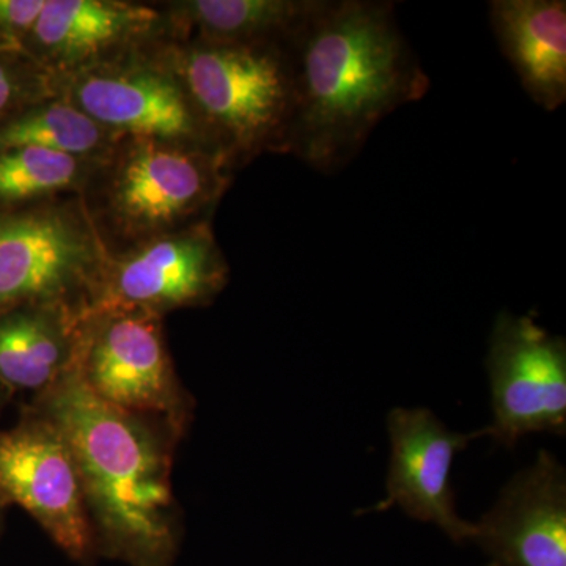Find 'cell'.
Returning <instances> with one entry per match:
<instances>
[{
	"label": "cell",
	"mask_w": 566,
	"mask_h": 566,
	"mask_svg": "<svg viewBox=\"0 0 566 566\" xmlns=\"http://www.w3.org/2000/svg\"><path fill=\"white\" fill-rule=\"evenodd\" d=\"M172 39L159 3L46 0L25 52L55 82Z\"/></svg>",
	"instance_id": "8fae6325"
},
{
	"label": "cell",
	"mask_w": 566,
	"mask_h": 566,
	"mask_svg": "<svg viewBox=\"0 0 566 566\" xmlns=\"http://www.w3.org/2000/svg\"><path fill=\"white\" fill-rule=\"evenodd\" d=\"M120 139L61 92L0 125V148H44L92 163L106 158Z\"/></svg>",
	"instance_id": "e0dca14e"
},
{
	"label": "cell",
	"mask_w": 566,
	"mask_h": 566,
	"mask_svg": "<svg viewBox=\"0 0 566 566\" xmlns=\"http://www.w3.org/2000/svg\"><path fill=\"white\" fill-rule=\"evenodd\" d=\"M107 259L81 196L0 208V315L29 304L87 314Z\"/></svg>",
	"instance_id": "5b68a950"
},
{
	"label": "cell",
	"mask_w": 566,
	"mask_h": 566,
	"mask_svg": "<svg viewBox=\"0 0 566 566\" xmlns=\"http://www.w3.org/2000/svg\"><path fill=\"white\" fill-rule=\"evenodd\" d=\"M163 319L136 311L87 312L76 364L88 389L107 405L163 420L180 436L191 400L175 374Z\"/></svg>",
	"instance_id": "8992f818"
},
{
	"label": "cell",
	"mask_w": 566,
	"mask_h": 566,
	"mask_svg": "<svg viewBox=\"0 0 566 566\" xmlns=\"http://www.w3.org/2000/svg\"><path fill=\"white\" fill-rule=\"evenodd\" d=\"M170 61L232 172L266 153L289 155L294 82L286 44L169 41Z\"/></svg>",
	"instance_id": "277c9868"
},
{
	"label": "cell",
	"mask_w": 566,
	"mask_h": 566,
	"mask_svg": "<svg viewBox=\"0 0 566 566\" xmlns=\"http://www.w3.org/2000/svg\"><path fill=\"white\" fill-rule=\"evenodd\" d=\"M322 0H174L163 2L172 40L289 44Z\"/></svg>",
	"instance_id": "2e32d148"
},
{
	"label": "cell",
	"mask_w": 566,
	"mask_h": 566,
	"mask_svg": "<svg viewBox=\"0 0 566 566\" xmlns=\"http://www.w3.org/2000/svg\"><path fill=\"white\" fill-rule=\"evenodd\" d=\"M2 505H3L2 502H0V506H2Z\"/></svg>",
	"instance_id": "7402d4cb"
},
{
	"label": "cell",
	"mask_w": 566,
	"mask_h": 566,
	"mask_svg": "<svg viewBox=\"0 0 566 566\" xmlns=\"http://www.w3.org/2000/svg\"><path fill=\"white\" fill-rule=\"evenodd\" d=\"M230 279L212 223L164 234L109 253L91 311H136L166 316L210 305Z\"/></svg>",
	"instance_id": "9c48e42d"
},
{
	"label": "cell",
	"mask_w": 566,
	"mask_h": 566,
	"mask_svg": "<svg viewBox=\"0 0 566 566\" xmlns=\"http://www.w3.org/2000/svg\"><path fill=\"white\" fill-rule=\"evenodd\" d=\"M472 543L495 566H566V469L542 450L475 521Z\"/></svg>",
	"instance_id": "4fadbf2b"
},
{
	"label": "cell",
	"mask_w": 566,
	"mask_h": 566,
	"mask_svg": "<svg viewBox=\"0 0 566 566\" xmlns=\"http://www.w3.org/2000/svg\"><path fill=\"white\" fill-rule=\"evenodd\" d=\"M57 93V82L28 52L0 46V125Z\"/></svg>",
	"instance_id": "d6986e66"
},
{
	"label": "cell",
	"mask_w": 566,
	"mask_h": 566,
	"mask_svg": "<svg viewBox=\"0 0 566 566\" xmlns=\"http://www.w3.org/2000/svg\"><path fill=\"white\" fill-rule=\"evenodd\" d=\"M33 411L69 442L98 553L129 566H174L180 526L170 483L172 428L107 405L77 364L39 395Z\"/></svg>",
	"instance_id": "7a4b0ae2"
},
{
	"label": "cell",
	"mask_w": 566,
	"mask_h": 566,
	"mask_svg": "<svg viewBox=\"0 0 566 566\" xmlns=\"http://www.w3.org/2000/svg\"><path fill=\"white\" fill-rule=\"evenodd\" d=\"M46 0H0V46L25 52Z\"/></svg>",
	"instance_id": "ffe728a7"
},
{
	"label": "cell",
	"mask_w": 566,
	"mask_h": 566,
	"mask_svg": "<svg viewBox=\"0 0 566 566\" xmlns=\"http://www.w3.org/2000/svg\"><path fill=\"white\" fill-rule=\"evenodd\" d=\"M95 164L44 148H0V208L81 196Z\"/></svg>",
	"instance_id": "ac0fdd59"
},
{
	"label": "cell",
	"mask_w": 566,
	"mask_h": 566,
	"mask_svg": "<svg viewBox=\"0 0 566 566\" xmlns=\"http://www.w3.org/2000/svg\"><path fill=\"white\" fill-rule=\"evenodd\" d=\"M169 41L57 81L59 92L118 136L172 142L219 155L174 69Z\"/></svg>",
	"instance_id": "52a82bcc"
},
{
	"label": "cell",
	"mask_w": 566,
	"mask_h": 566,
	"mask_svg": "<svg viewBox=\"0 0 566 566\" xmlns=\"http://www.w3.org/2000/svg\"><path fill=\"white\" fill-rule=\"evenodd\" d=\"M0 502L22 506L73 560L87 564L98 553L69 442L39 412L0 431Z\"/></svg>",
	"instance_id": "30bf717a"
},
{
	"label": "cell",
	"mask_w": 566,
	"mask_h": 566,
	"mask_svg": "<svg viewBox=\"0 0 566 566\" xmlns=\"http://www.w3.org/2000/svg\"><path fill=\"white\" fill-rule=\"evenodd\" d=\"M386 427L390 441L386 497L370 512L398 506L412 520L433 524L458 545L472 542L474 523L458 515L450 476L458 453L475 439L486 438L485 430H449L428 408H395Z\"/></svg>",
	"instance_id": "7c38bea8"
},
{
	"label": "cell",
	"mask_w": 566,
	"mask_h": 566,
	"mask_svg": "<svg viewBox=\"0 0 566 566\" xmlns=\"http://www.w3.org/2000/svg\"><path fill=\"white\" fill-rule=\"evenodd\" d=\"M232 181L218 153L122 137L93 167L81 199L107 252L117 253L211 222Z\"/></svg>",
	"instance_id": "3957f363"
},
{
	"label": "cell",
	"mask_w": 566,
	"mask_h": 566,
	"mask_svg": "<svg viewBox=\"0 0 566 566\" xmlns=\"http://www.w3.org/2000/svg\"><path fill=\"white\" fill-rule=\"evenodd\" d=\"M490 18L524 91L543 109H558L566 99L564 0H494Z\"/></svg>",
	"instance_id": "5bb4252c"
},
{
	"label": "cell",
	"mask_w": 566,
	"mask_h": 566,
	"mask_svg": "<svg viewBox=\"0 0 566 566\" xmlns=\"http://www.w3.org/2000/svg\"><path fill=\"white\" fill-rule=\"evenodd\" d=\"M286 50L294 82L289 155L322 174L344 169L387 115L430 88L389 2L322 0Z\"/></svg>",
	"instance_id": "6da1fadb"
},
{
	"label": "cell",
	"mask_w": 566,
	"mask_h": 566,
	"mask_svg": "<svg viewBox=\"0 0 566 566\" xmlns=\"http://www.w3.org/2000/svg\"><path fill=\"white\" fill-rule=\"evenodd\" d=\"M485 566H495V565H493V564H488V565H485Z\"/></svg>",
	"instance_id": "44dd1931"
},
{
	"label": "cell",
	"mask_w": 566,
	"mask_h": 566,
	"mask_svg": "<svg viewBox=\"0 0 566 566\" xmlns=\"http://www.w3.org/2000/svg\"><path fill=\"white\" fill-rule=\"evenodd\" d=\"M493 420L486 438L515 447L532 433L566 434V342L531 316H495L485 360Z\"/></svg>",
	"instance_id": "ba28073f"
},
{
	"label": "cell",
	"mask_w": 566,
	"mask_h": 566,
	"mask_svg": "<svg viewBox=\"0 0 566 566\" xmlns=\"http://www.w3.org/2000/svg\"><path fill=\"white\" fill-rule=\"evenodd\" d=\"M85 312L29 304L0 315V382L43 394L74 367Z\"/></svg>",
	"instance_id": "9a60e30c"
}]
</instances>
